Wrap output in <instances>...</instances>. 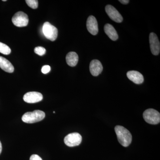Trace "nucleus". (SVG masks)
Wrapping results in <instances>:
<instances>
[{
	"instance_id": "20e7f679",
	"label": "nucleus",
	"mask_w": 160,
	"mask_h": 160,
	"mask_svg": "<svg viewBox=\"0 0 160 160\" xmlns=\"http://www.w3.org/2000/svg\"><path fill=\"white\" fill-rule=\"evenodd\" d=\"M43 34L46 38L50 41H55L58 35L57 28L52 26L49 22H46L43 24L42 27Z\"/></svg>"
},
{
	"instance_id": "f8f14e48",
	"label": "nucleus",
	"mask_w": 160,
	"mask_h": 160,
	"mask_svg": "<svg viewBox=\"0 0 160 160\" xmlns=\"http://www.w3.org/2000/svg\"><path fill=\"white\" fill-rule=\"evenodd\" d=\"M127 76L130 81L136 84H142L144 82L142 75L137 71H129L127 73Z\"/></svg>"
},
{
	"instance_id": "9b49d317",
	"label": "nucleus",
	"mask_w": 160,
	"mask_h": 160,
	"mask_svg": "<svg viewBox=\"0 0 160 160\" xmlns=\"http://www.w3.org/2000/svg\"><path fill=\"white\" fill-rule=\"evenodd\" d=\"M89 70L90 73L92 76H98L103 70V66L102 63L98 60H92L89 65Z\"/></svg>"
},
{
	"instance_id": "7ed1b4c3",
	"label": "nucleus",
	"mask_w": 160,
	"mask_h": 160,
	"mask_svg": "<svg viewBox=\"0 0 160 160\" xmlns=\"http://www.w3.org/2000/svg\"><path fill=\"white\" fill-rule=\"evenodd\" d=\"M143 118L146 122L151 125H157L160 122V112L153 109H146L143 112Z\"/></svg>"
},
{
	"instance_id": "f3484780",
	"label": "nucleus",
	"mask_w": 160,
	"mask_h": 160,
	"mask_svg": "<svg viewBox=\"0 0 160 160\" xmlns=\"http://www.w3.org/2000/svg\"><path fill=\"white\" fill-rule=\"evenodd\" d=\"M26 3L30 8L33 9H36L38 7V2L37 0H26Z\"/></svg>"
},
{
	"instance_id": "aec40b11",
	"label": "nucleus",
	"mask_w": 160,
	"mask_h": 160,
	"mask_svg": "<svg viewBox=\"0 0 160 160\" xmlns=\"http://www.w3.org/2000/svg\"><path fill=\"white\" fill-rule=\"evenodd\" d=\"M30 160H42V159L38 155L33 154L30 157Z\"/></svg>"
},
{
	"instance_id": "b1692460",
	"label": "nucleus",
	"mask_w": 160,
	"mask_h": 160,
	"mask_svg": "<svg viewBox=\"0 0 160 160\" xmlns=\"http://www.w3.org/2000/svg\"><path fill=\"white\" fill-rule=\"evenodd\" d=\"M53 112V113H55V112H54H54Z\"/></svg>"
},
{
	"instance_id": "2eb2a0df",
	"label": "nucleus",
	"mask_w": 160,
	"mask_h": 160,
	"mask_svg": "<svg viewBox=\"0 0 160 160\" xmlns=\"http://www.w3.org/2000/svg\"><path fill=\"white\" fill-rule=\"evenodd\" d=\"M66 61L69 66L71 67L75 66L78 62V56L77 53L74 52H69L66 55Z\"/></svg>"
},
{
	"instance_id": "412c9836",
	"label": "nucleus",
	"mask_w": 160,
	"mask_h": 160,
	"mask_svg": "<svg viewBox=\"0 0 160 160\" xmlns=\"http://www.w3.org/2000/svg\"><path fill=\"white\" fill-rule=\"evenodd\" d=\"M119 2H120L122 4H124V5H126V4H128L129 2V0H120Z\"/></svg>"
},
{
	"instance_id": "4468645a",
	"label": "nucleus",
	"mask_w": 160,
	"mask_h": 160,
	"mask_svg": "<svg viewBox=\"0 0 160 160\" xmlns=\"http://www.w3.org/2000/svg\"><path fill=\"white\" fill-rule=\"evenodd\" d=\"M104 31L108 37L112 41H116L118 36L116 30L111 25L107 24L104 26Z\"/></svg>"
},
{
	"instance_id": "dca6fc26",
	"label": "nucleus",
	"mask_w": 160,
	"mask_h": 160,
	"mask_svg": "<svg viewBox=\"0 0 160 160\" xmlns=\"http://www.w3.org/2000/svg\"><path fill=\"white\" fill-rule=\"evenodd\" d=\"M11 50L9 46L0 42V52L4 55H9L11 53Z\"/></svg>"
},
{
	"instance_id": "f257e3e1",
	"label": "nucleus",
	"mask_w": 160,
	"mask_h": 160,
	"mask_svg": "<svg viewBox=\"0 0 160 160\" xmlns=\"http://www.w3.org/2000/svg\"><path fill=\"white\" fill-rule=\"evenodd\" d=\"M115 131L117 136L119 142L124 147H127L131 144L132 136L130 132L123 126H117Z\"/></svg>"
},
{
	"instance_id": "f03ea898",
	"label": "nucleus",
	"mask_w": 160,
	"mask_h": 160,
	"mask_svg": "<svg viewBox=\"0 0 160 160\" xmlns=\"http://www.w3.org/2000/svg\"><path fill=\"white\" fill-rule=\"evenodd\" d=\"M45 117V113L41 110H34L23 115L22 120L26 123H34L42 121Z\"/></svg>"
},
{
	"instance_id": "6e6552de",
	"label": "nucleus",
	"mask_w": 160,
	"mask_h": 160,
	"mask_svg": "<svg viewBox=\"0 0 160 160\" xmlns=\"http://www.w3.org/2000/svg\"><path fill=\"white\" fill-rule=\"evenodd\" d=\"M106 11L109 17L112 21L117 23H121L122 22V17L113 6L111 5H107L106 7Z\"/></svg>"
},
{
	"instance_id": "39448f33",
	"label": "nucleus",
	"mask_w": 160,
	"mask_h": 160,
	"mask_svg": "<svg viewBox=\"0 0 160 160\" xmlns=\"http://www.w3.org/2000/svg\"><path fill=\"white\" fill-rule=\"evenodd\" d=\"M12 21L15 26L17 27H25L28 25L29 23V18L25 12L20 11L14 15Z\"/></svg>"
},
{
	"instance_id": "0eeeda50",
	"label": "nucleus",
	"mask_w": 160,
	"mask_h": 160,
	"mask_svg": "<svg viewBox=\"0 0 160 160\" xmlns=\"http://www.w3.org/2000/svg\"><path fill=\"white\" fill-rule=\"evenodd\" d=\"M149 39L152 53L154 55H158L160 53V44L157 36L155 33L151 32L149 34Z\"/></svg>"
},
{
	"instance_id": "9d476101",
	"label": "nucleus",
	"mask_w": 160,
	"mask_h": 160,
	"mask_svg": "<svg viewBox=\"0 0 160 160\" xmlns=\"http://www.w3.org/2000/svg\"><path fill=\"white\" fill-rule=\"evenodd\" d=\"M86 27L88 31L93 35H96L98 32V27L96 19L93 16H90L87 19Z\"/></svg>"
},
{
	"instance_id": "4be33fe9",
	"label": "nucleus",
	"mask_w": 160,
	"mask_h": 160,
	"mask_svg": "<svg viewBox=\"0 0 160 160\" xmlns=\"http://www.w3.org/2000/svg\"><path fill=\"white\" fill-rule=\"evenodd\" d=\"M2 143H1V142H0V154H1V152H2Z\"/></svg>"
},
{
	"instance_id": "1a4fd4ad",
	"label": "nucleus",
	"mask_w": 160,
	"mask_h": 160,
	"mask_svg": "<svg viewBox=\"0 0 160 160\" xmlns=\"http://www.w3.org/2000/svg\"><path fill=\"white\" fill-rule=\"evenodd\" d=\"M42 99V95L37 92H29L26 93L23 97L24 101L29 103L38 102Z\"/></svg>"
},
{
	"instance_id": "6ab92c4d",
	"label": "nucleus",
	"mask_w": 160,
	"mask_h": 160,
	"mask_svg": "<svg viewBox=\"0 0 160 160\" xmlns=\"http://www.w3.org/2000/svg\"><path fill=\"white\" fill-rule=\"evenodd\" d=\"M50 70H51V68H50V66L46 65V66H43L42 69V72L44 74H47L50 72Z\"/></svg>"
},
{
	"instance_id": "423d86ee",
	"label": "nucleus",
	"mask_w": 160,
	"mask_h": 160,
	"mask_svg": "<svg viewBox=\"0 0 160 160\" xmlns=\"http://www.w3.org/2000/svg\"><path fill=\"white\" fill-rule=\"evenodd\" d=\"M82 141V136L78 132L69 133L64 138V142L66 146L69 147L79 146Z\"/></svg>"
},
{
	"instance_id": "ddd939ff",
	"label": "nucleus",
	"mask_w": 160,
	"mask_h": 160,
	"mask_svg": "<svg viewBox=\"0 0 160 160\" xmlns=\"http://www.w3.org/2000/svg\"><path fill=\"white\" fill-rule=\"evenodd\" d=\"M0 68L6 72L12 73L14 71V67L11 62L2 57L0 56Z\"/></svg>"
},
{
	"instance_id": "5701e85b",
	"label": "nucleus",
	"mask_w": 160,
	"mask_h": 160,
	"mask_svg": "<svg viewBox=\"0 0 160 160\" xmlns=\"http://www.w3.org/2000/svg\"><path fill=\"white\" fill-rule=\"evenodd\" d=\"M3 2H6V0H3Z\"/></svg>"
},
{
	"instance_id": "a211bd4d",
	"label": "nucleus",
	"mask_w": 160,
	"mask_h": 160,
	"mask_svg": "<svg viewBox=\"0 0 160 160\" xmlns=\"http://www.w3.org/2000/svg\"><path fill=\"white\" fill-rule=\"evenodd\" d=\"M34 52L38 55L43 56L46 53V50L44 47L39 46L35 48Z\"/></svg>"
}]
</instances>
